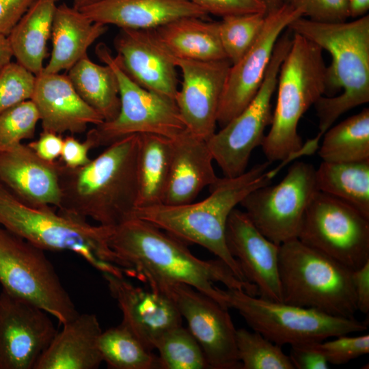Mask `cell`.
I'll return each mask as SVG.
<instances>
[{"label":"cell","instance_id":"1","mask_svg":"<svg viewBox=\"0 0 369 369\" xmlns=\"http://www.w3.org/2000/svg\"><path fill=\"white\" fill-rule=\"evenodd\" d=\"M107 242L114 264L144 280L154 291L163 294L170 286L187 284L226 308L223 290L215 283L258 296L254 284L238 279L221 260L197 258L183 241L137 217L107 227Z\"/></svg>","mask_w":369,"mask_h":369},{"label":"cell","instance_id":"2","mask_svg":"<svg viewBox=\"0 0 369 369\" xmlns=\"http://www.w3.org/2000/svg\"><path fill=\"white\" fill-rule=\"evenodd\" d=\"M139 141V134L125 137L77 168L68 167L59 161V213L90 218L105 227L133 217Z\"/></svg>","mask_w":369,"mask_h":369},{"label":"cell","instance_id":"3","mask_svg":"<svg viewBox=\"0 0 369 369\" xmlns=\"http://www.w3.org/2000/svg\"><path fill=\"white\" fill-rule=\"evenodd\" d=\"M269 163L256 164L236 177L219 178L209 187V196L202 201L136 208L133 217L146 221L182 241L204 247L223 261L238 279L246 281L228 249L226 224L232 210L250 192L271 184L275 172H266Z\"/></svg>","mask_w":369,"mask_h":369},{"label":"cell","instance_id":"4","mask_svg":"<svg viewBox=\"0 0 369 369\" xmlns=\"http://www.w3.org/2000/svg\"><path fill=\"white\" fill-rule=\"evenodd\" d=\"M329 53L327 92L314 105L318 118L319 139L343 113L369 102V16L350 22L326 23L300 17L287 28Z\"/></svg>","mask_w":369,"mask_h":369},{"label":"cell","instance_id":"5","mask_svg":"<svg viewBox=\"0 0 369 369\" xmlns=\"http://www.w3.org/2000/svg\"><path fill=\"white\" fill-rule=\"evenodd\" d=\"M276 89L277 100L271 128L261 144L269 163L287 162L303 152L302 139L297 132L299 122L327 92L323 49L301 35L292 33L290 48L281 65Z\"/></svg>","mask_w":369,"mask_h":369},{"label":"cell","instance_id":"6","mask_svg":"<svg viewBox=\"0 0 369 369\" xmlns=\"http://www.w3.org/2000/svg\"><path fill=\"white\" fill-rule=\"evenodd\" d=\"M25 204L0 183V225L44 251L74 252L103 273L122 275L113 264L107 227Z\"/></svg>","mask_w":369,"mask_h":369},{"label":"cell","instance_id":"7","mask_svg":"<svg viewBox=\"0 0 369 369\" xmlns=\"http://www.w3.org/2000/svg\"><path fill=\"white\" fill-rule=\"evenodd\" d=\"M282 301L354 318L357 307L352 270L295 238L279 245Z\"/></svg>","mask_w":369,"mask_h":369},{"label":"cell","instance_id":"8","mask_svg":"<svg viewBox=\"0 0 369 369\" xmlns=\"http://www.w3.org/2000/svg\"><path fill=\"white\" fill-rule=\"evenodd\" d=\"M223 292L228 308L236 310L252 330L281 346L320 342L368 329L366 322L355 318L265 299L241 290L226 288Z\"/></svg>","mask_w":369,"mask_h":369},{"label":"cell","instance_id":"9","mask_svg":"<svg viewBox=\"0 0 369 369\" xmlns=\"http://www.w3.org/2000/svg\"><path fill=\"white\" fill-rule=\"evenodd\" d=\"M95 53L117 77L120 108L115 118L104 121L87 133L84 141L91 149L107 147L134 134H155L174 139L187 129L176 102L136 83L105 43L96 45Z\"/></svg>","mask_w":369,"mask_h":369},{"label":"cell","instance_id":"10","mask_svg":"<svg viewBox=\"0 0 369 369\" xmlns=\"http://www.w3.org/2000/svg\"><path fill=\"white\" fill-rule=\"evenodd\" d=\"M3 290L56 318L62 325L78 314L44 251L0 225Z\"/></svg>","mask_w":369,"mask_h":369},{"label":"cell","instance_id":"11","mask_svg":"<svg viewBox=\"0 0 369 369\" xmlns=\"http://www.w3.org/2000/svg\"><path fill=\"white\" fill-rule=\"evenodd\" d=\"M289 32L278 39L264 81L249 105L207 141L214 161L223 176H238L247 171L253 150L261 146L273 119L271 100L281 65L291 45Z\"/></svg>","mask_w":369,"mask_h":369},{"label":"cell","instance_id":"12","mask_svg":"<svg viewBox=\"0 0 369 369\" xmlns=\"http://www.w3.org/2000/svg\"><path fill=\"white\" fill-rule=\"evenodd\" d=\"M297 238L352 271L369 261V218L318 191L305 210Z\"/></svg>","mask_w":369,"mask_h":369},{"label":"cell","instance_id":"13","mask_svg":"<svg viewBox=\"0 0 369 369\" xmlns=\"http://www.w3.org/2000/svg\"><path fill=\"white\" fill-rule=\"evenodd\" d=\"M316 169L296 161L277 184H266L250 192L240 203L257 229L280 245L298 238L305 210L318 191Z\"/></svg>","mask_w":369,"mask_h":369},{"label":"cell","instance_id":"14","mask_svg":"<svg viewBox=\"0 0 369 369\" xmlns=\"http://www.w3.org/2000/svg\"><path fill=\"white\" fill-rule=\"evenodd\" d=\"M302 12L288 4L267 13L263 29L249 50L232 64L221 98L217 124L221 126L238 115L259 90L270 64L275 44L285 29Z\"/></svg>","mask_w":369,"mask_h":369},{"label":"cell","instance_id":"15","mask_svg":"<svg viewBox=\"0 0 369 369\" xmlns=\"http://www.w3.org/2000/svg\"><path fill=\"white\" fill-rule=\"evenodd\" d=\"M163 294L172 299L185 318L210 368H241L236 344V329L228 308L187 284L170 286Z\"/></svg>","mask_w":369,"mask_h":369},{"label":"cell","instance_id":"16","mask_svg":"<svg viewBox=\"0 0 369 369\" xmlns=\"http://www.w3.org/2000/svg\"><path fill=\"white\" fill-rule=\"evenodd\" d=\"M43 310L0 294V369H34L57 332Z\"/></svg>","mask_w":369,"mask_h":369},{"label":"cell","instance_id":"17","mask_svg":"<svg viewBox=\"0 0 369 369\" xmlns=\"http://www.w3.org/2000/svg\"><path fill=\"white\" fill-rule=\"evenodd\" d=\"M175 62L182 76L175 102L186 128L207 141L216 132L218 109L232 64L227 59L196 61L175 57Z\"/></svg>","mask_w":369,"mask_h":369},{"label":"cell","instance_id":"18","mask_svg":"<svg viewBox=\"0 0 369 369\" xmlns=\"http://www.w3.org/2000/svg\"><path fill=\"white\" fill-rule=\"evenodd\" d=\"M115 56L124 72L141 87L175 102L177 66L154 29H120Z\"/></svg>","mask_w":369,"mask_h":369},{"label":"cell","instance_id":"19","mask_svg":"<svg viewBox=\"0 0 369 369\" xmlns=\"http://www.w3.org/2000/svg\"><path fill=\"white\" fill-rule=\"evenodd\" d=\"M226 241L245 279L257 288L258 296L282 301L278 272L279 245L264 236L245 211L236 208L228 219Z\"/></svg>","mask_w":369,"mask_h":369},{"label":"cell","instance_id":"20","mask_svg":"<svg viewBox=\"0 0 369 369\" xmlns=\"http://www.w3.org/2000/svg\"><path fill=\"white\" fill-rule=\"evenodd\" d=\"M102 275L122 313L121 323L148 350L152 351L165 332L182 325V316L169 297L135 286L123 275Z\"/></svg>","mask_w":369,"mask_h":369},{"label":"cell","instance_id":"21","mask_svg":"<svg viewBox=\"0 0 369 369\" xmlns=\"http://www.w3.org/2000/svg\"><path fill=\"white\" fill-rule=\"evenodd\" d=\"M59 165V161H45L28 144L20 143L0 149V183L26 204L57 208Z\"/></svg>","mask_w":369,"mask_h":369},{"label":"cell","instance_id":"22","mask_svg":"<svg viewBox=\"0 0 369 369\" xmlns=\"http://www.w3.org/2000/svg\"><path fill=\"white\" fill-rule=\"evenodd\" d=\"M36 106L43 131L62 135L85 132L102 117L77 94L67 74L42 72L36 76L31 99Z\"/></svg>","mask_w":369,"mask_h":369},{"label":"cell","instance_id":"23","mask_svg":"<svg viewBox=\"0 0 369 369\" xmlns=\"http://www.w3.org/2000/svg\"><path fill=\"white\" fill-rule=\"evenodd\" d=\"M79 10L93 22L120 29H154L180 18H208L190 0H99Z\"/></svg>","mask_w":369,"mask_h":369},{"label":"cell","instance_id":"24","mask_svg":"<svg viewBox=\"0 0 369 369\" xmlns=\"http://www.w3.org/2000/svg\"><path fill=\"white\" fill-rule=\"evenodd\" d=\"M172 141L170 175L163 204H185L193 202L219 177L215 174L214 159L206 140L186 129Z\"/></svg>","mask_w":369,"mask_h":369},{"label":"cell","instance_id":"25","mask_svg":"<svg viewBox=\"0 0 369 369\" xmlns=\"http://www.w3.org/2000/svg\"><path fill=\"white\" fill-rule=\"evenodd\" d=\"M34 369H96L102 362L98 348L102 329L94 314H79L62 325Z\"/></svg>","mask_w":369,"mask_h":369},{"label":"cell","instance_id":"26","mask_svg":"<svg viewBox=\"0 0 369 369\" xmlns=\"http://www.w3.org/2000/svg\"><path fill=\"white\" fill-rule=\"evenodd\" d=\"M107 30V25L93 22L79 9L66 3L57 5L51 31L53 49L42 72L69 70Z\"/></svg>","mask_w":369,"mask_h":369},{"label":"cell","instance_id":"27","mask_svg":"<svg viewBox=\"0 0 369 369\" xmlns=\"http://www.w3.org/2000/svg\"><path fill=\"white\" fill-rule=\"evenodd\" d=\"M154 31L175 57L196 61L227 59L219 38L218 21L184 17L154 29Z\"/></svg>","mask_w":369,"mask_h":369},{"label":"cell","instance_id":"28","mask_svg":"<svg viewBox=\"0 0 369 369\" xmlns=\"http://www.w3.org/2000/svg\"><path fill=\"white\" fill-rule=\"evenodd\" d=\"M59 0H36L8 36L16 62L36 76L44 70Z\"/></svg>","mask_w":369,"mask_h":369},{"label":"cell","instance_id":"29","mask_svg":"<svg viewBox=\"0 0 369 369\" xmlns=\"http://www.w3.org/2000/svg\"><path fill=\"white\" fill-rule=\"evenodd\" d=\"M139 135L135 208L163 204L173 151L171 138L155 134Z\"/></svg>","mask_w":369,"mask_h":369},{"label":"cell","instance_id":"30","mask_svg":"<svg viewBox=\"0 0 369 369\" xmlns=\"http://www.w3.org/2000/svg\"><path fill=\"white\" fill-rule=\"evenodd\" d=\"M68 71L67 76L77 94L104 121L116 118L120 108L119 86L109 66L97 64L86 55Z\"/></svg>","mask_w":369,"mask_h":369},{"label":"cell","instance_id":"31","mask_svg":"<svg viewBox=\"0 0 369 369\" xmlns=\"http://www.w3.org/2000/svg\"><path fill=\"white\" fill-rule=\"evenodd\" d=\"M318 191L338 198L369 218V160L322 161L315 172Z\"/></svg>","mask_w":369,"mask_h":369},{"label":"cell","instance_id":"32","mask_svg":"<svg viewBox=\"0 0 369 369\" xmlns=\"http://www.w3.org/2000/svg\"><path fill=\"white\" fill-rule=\"evenodd\" d=\"M318 154L324 162L369 160V109L348 117L324 134Z\"/></svg>","mask_w":369,"mask_h":369},{"label":"cell","instance_id":"33","mask_svg":"<svg viewBox=\"0 0 369 369\" xmlns=\"http://www.w3.org/2000/svg\"><path fill=\"white\" fill-rule=\"evenodd\" d=\"M98 348L102 361L110 368H159L158 356L148 350L122 323L102 331Z\"/></svg>","mask_w":369,"mask_h":369},{"label":"cell","instance_id":"34","mask_svg":"<svg viewBox=\"0 0 369 369\" xmlns=\"http://www.w3.org/2000/svg\"><path fill=\"white\" fill-rule=\"evenodd\" d=\"M159 368H210L204 353L193 336L182 325L165 332L158 340Z\"/></svg>","mask_w":369,"mask_h":369},{"label":"cell","instance_id":"35","mask_svg":"<svg viewBox=\"0 0 369 369\" xmlns=\"http://www.w3.org/2000/svg\"><path fill=\"white\" fill-rule=\"evenodd\" d=\"M236 344L241 369H295L282 346L258 331L236 329Z\"/></svg>","mask_w":369,"mask_h":369},{"label":"cell","instance_id":"36","mask_svg":"<svg viewBox=\"0 0 369 369\" xmlns=\"http://www.w3.org/2000/svg\"><path fill=\"white\" fill-rule=\"evenodd\" d=\"M266 13L228 16L218 21L219 34L226 58L234 64L249 50L260 36Z\"/></svg>","mask_w":369,"mask_h":369},{"label":"cell","instance_id":"37","mask_svg":"<svg viewBox=\"0 0 369 369\" xmlns=\"http://www.w3.org/2000/svg\"><path fill=\"white\" fill-rule=\"evenodd\" d=\"M40 120L31 100L18 103L0 113V149L12 147L24 139H33Z\"/></svg>","mask_w":369,"mask_h":369},{"label":"cell","instance_id":"38","mask_svg":"<svg viewBox=\"0 0 369 369\" xmlns=\"http://www.w3.org/2000/svg\"><path fill=\"white\" fill-rule=\"evenodd\" d=\"M36 76L17 62H10L0 72V113L31 100Z\"/></svg>","mask_w":369,"mask_h":369},{"label":"cell","instance_id":"39","mask_svg":"<svg viewBox=\"0 0 369 369\" xmlns=\"http://www.w3.org/2000/svg\"><path fill=\"white\" fill-rule=\"evenodd\" d=\"M335 339L308 344L321 353L329 364L340 365L369 353V335H341Z\"/></svg>","mask_w":369,"mask_h":369},{"label":"cell","instance_id":"40","mask_svg":"<svg viewBox=\"0 0 369 369\" xmlns=\"http://www.w3.org/2000/svg\"><path fill=\"white\" fill-rule=\"evenodd\" d=\"M284 3L299 9L303 17L315 22L342 23L350 18L348 0H284Z\"/></svg>","mask_w":369,"mask_h":369},{"label":"cell","instance_id":"41","mask_svg":"<svg viewBox=\"0 0 369 369\" xmlns=\"http://www.w3.org/2000/svg\"><path fill=\"white\" fill-rule=\"evenodd\" d=\"M208 15L221 18L249 13H266V10L258 0H190Z\"/></svg>","mask_w":369,"mask_h":369},{"label":"cell","instance_id":"42","mask_svg":"<svg viewBox=\"0 0 369 369\" xmlns=\"http://www.w3.org/2000/svg\"><path fill=\"white\" fill-rule=\"evenodd\" d=\"M36 0H0V33L8 36Z\"/></svg>","mask_w":369,"mask_h":369},{"label":"cell","instance_id":"43","mask_svg":"<svg viewBox=\"0 0 369 369\" xmlns=\"http://www.w3.org/2000/svg\"><path fill=\"white\" fill-rule=\"evenodd\" d=\"M64 138L62 135L47 131H42L38 139L28 144V146L42 160L55 162L59 159L63 146Z\"/></svg>","mask_w":369,"mask_h":369},{"label":"cell","instance_id":"44","mask_svg":"<svg viewBox=\"0 0 369 369\" xmlns=\"http://www.w3.org/2000/svg\"><path fill=\"white\" fill-rule=\"evenodd\" d=\"M91 150L86 141L81 142L73 136L64 138L59 161L70 168H77L87 164L91 159L88 152Z\"/></svg>","mask_w":369,"mask_h":369},{"label":"cell","instance_id":"45","mask_svg":"<svg viewBox=\"0 0 369 369\" xmlns=\"http://www.w3.org/2000/svg\"><path fill=\"white\" fill-rule=\"evenodd\" d=\"M289 357L296 369L329 368L325 357L308 344L291 346Z\"/></svg>","mask_w":369,"mask_h":369},{"label":"cell","instance_id":"46","mask_svg":"<svg viewBox=\"0 0 369 369\" xmlns=\"http://www.w3.org/2000/svg\"><path fill=\"white\" fill-rule=\"evenodd\" d=\"M357 310L364 314L369 313V261L352 271Z\"/></svg>","mask_w":369,"mask_h":369},{"label":"cell","instance_id":"47","mask_svg":"<svg viewBox=\"0 0 369 369\" xmlns=\"http://www.w3.org/2000/svg\"><path fill=\"white\" fill-rule=\"evenodd\" d=\"M13 57L8 36L0 33V72L11 62Z\"/></svg>","mask_w":369,"mask_h":369},{"label":"cell","instance_id":"48","mask_svg":"<svg viewBox=\"0 0 369 369\" xmlns=\"http://www.w3.org/2000/svg\"><path fill=\"white\" fill-rule=\"evenodd\" d=\"M369 10V0H348L350 18H357L366 15Z\"/></svg>","mask_w":369,"mask_h":369},{"label":"cell","instance_id":"49","mask_svg":"<svg viewBox=\"0 0 369 369\" xmlns=\"http://www.w3.org/2000/svg\"><path fill=\"white\" fill-rule=\"evenodd\" d=\"M264 4L266 10V14L275 11L283 4L284 0H258Z\"/></svg>","mask_w":369,"mask_h":369},{"label":"cell","instance_id":"50","mask_svg":"<svg viewBox=\"0 0 369 369\" xmlns=\"http://www.w3.org/2000/svg\"><path fill=\"white\" fill-rule=\"evenodd\" d=\"M72 1L73 2V7L77 9L80 10L99 0H72Z\"/></svg>","mask_w":369,"mask_h":369}]
</instances>
